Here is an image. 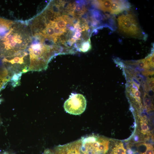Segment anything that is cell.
I'll list each match as a JSON object with an SVG mask.
<instances>
[{
	"label": "cell",
	"instance_id": "cell-15",
	"mask_svg": "<svg viewBox=\"0 0 154 154\" xmlns=\"http://www.w3.org/2000/svg\"><path fill=\"white\" fill-rule=\"evenodd\" d=\"M146 147L145 151L143 154H154V149L153 146L150 144L144 143Z\"/></svg>",
	"mask_w": 154,
	"mask_h": 154
},
{
	"label": "cell",
	"instance_id": "cell-6",
	"mask_svg": "<svg viewBox=\"0 0 154 154\" xmlns=\"http://www.w3.org/2000/svg\"><path fill=\"white\" fill-rule=\"evenodd\" d=\"M130 3L124 0H112L109 12L113 14H118L130 8Z\"/></svg>",
	"mask_w": 154,
	"mask_h": 154
},
{
	"label": "cell",
	"instance_id": "cell-13",
	"mask_svg": "<svg viewBox=\"0 0 154 154\" xmlns=\"http://www.w3.org/2000/svg\"><path fill=\"white\" fill-rule=\"evenodd\" d=\"M91 48V41L90 39L89 38L88 40L82 44L79 48V50L80 51L85 52L89 50Z\"/></svg>",
	"mask_w": 154,
	"mask_h": 154
},
{
	"label": "cell",
	"instance_id": "cell-19",
	"mask_svg": "<svg viewBox=\"0 0 154 154\" xmlns=\"http://www.w3.org/2000/svg\"><path fill=\"white\" fill-rule=\"evenodd\" d=\"M81 34L80 32H76L75 34L74 37L76 38H78L81 36Z\"/></svg>",
	"mask_w": 154,
	"mask_h": 154
},
{
	"label": "cell",
	"instance_id": "cell-16",
	"mask_svg": "<svg viewBox=\"0 0 154 154\" xmlns=\"http://www.w3.org/2000/svg\"><path fill=\"white\" fill-rule=\"evenodd\" d=\"M74 9L76 11L78 12V13H84L85 11V8L84 7L80 4H78L76 6H75Z\"/></svg>",
	"mask_w": 154,
	"mask_h": 154
},
{
	"label": "cell",
	"instance_id": "cell-4",
	"mask_svg": "<svg viewBox=\"0 0 154 154\" xmlns=\"http://www.w3.org/2000/svg\"><path fill=\"white\" fill-rule=\"evenodd\" d=\"M2 61L4 66L12 75L28 71L29 61L28 51L18 55L3 58Z\"/></svg>",
	"mask_w": 154,
	"mask_h": 154
},
{
	"label": "cell",
	"instance_id": "cell-9",
	"mask_svg": "<svg viewBox=\"0 0 154 154\" xmlns=\"http://www.w3.org/2000/svg\"><path fill=\"white\" fill-rule=\"evenodd\" d=\"M109 140L107 139L101 137L98 151L100 154H104L108 150Z\"/></svg>",
	"mask_w": 154,
	"mask_h": 154
},
{
	"label": "cell",
	"instance_id": "cell-3",
	"mask_svg": "<svg viewBox=\"0 0 154 154\" xmlns=\"http://www.w3.org/2000/svg\"><path fill=\"white\" fill-rule=\"evenodd\" d=\"M119 31L129 37L139 39L144 38L145 36L136 16L132 13L123 14L117 19Z\"/></svg>",
	"mask_w": 154,
	"mask_h": 154
},
{
	"label": "cell",
	"instance_id": "cell-2",
	"mask_svg": "<svg viewBox=\"0 0 154 154\" xmlns=\"http://www.w3.org/2000/svg\"><path fill=\"white\" fill-rule=\"evenodd\" d=\"M31 38L27 50L29 61L28 71L46 70L52 58L59 53L55 49L45 45L38 38L33 37Z\"/></svg>",
	"mask_w": 154,
	"mask_h": 154
},
{
	"label": "cell",
	"instance_id": "cell-8",
	"mask_svg": "<svg viewBox=\"0 0 154 154\" xmlns=\"http://www.w3.org/2000/svg\"><path fill=\"white\" fill-rule=\"evenodd\" d=\"M112 0H98L94 1L97 7L105 12L110 11V7Z\"/></svg>",
	"mask_w": 154,
	"mask_h": 154
},
{
	"label": "cell",
	"instance_id": "cell-7",
	"mask_svg": "<svg viewBox=\"0 0 154 154\" xmlns=\"http://www.w3.org/2000/svg\"><path fill=\"white\" fill-rule=\"evenodd\" d=\"M14 22L0 17V39L8 32Z\"/></svg>",
	"mask_w": 154,
	"mask_h": 154
},
{
	"label": "cell",
	"instance_id": "cell-14",
	"mask_svg": "<svg viewBox=\"0 0 154 154\" xmlns=\"http://www.w3.org/2000/svg\"><path fill=\"white\" fill-rule=\"evenodd\" d=\"M10 80L3 76L0 73V91L5 84Z\"/></svg>",
	"mask_w": 154,
	"mask_h": 154
},
{
	"label": "cell",
	"instance_id": "cell-12",
	"mask_svg": "<svg viewBox=\"0 0 154 154\" xmlns=\"http://www.w3.org/2000/svg\"><path fill=\"white\" fill-rule=\"evenodd\" d=\"M141 133L144 135L148 134L149 129L146 121L143 118H141L140 121Z\"/></svg>",
	"mask_w": 154,
	"mask_h": 154
},
{
	"label": "cell",
	"instance_id": "cell-10",
	"mask_svg": "<svg viewBox=\"0 0 154 154\" xmlns=\"http://www.w3.org/2000/svg\"><path fill=\"white\" fill-rule=\"evenodd\" d=\"M112 154H126V150L124 148L123 144L120 142L116 145L112 149Z\"/></svg>",
	"mask_w": 154,
	"mask_h": 154
},
{
	"label": "cell",
	"instance_id": "cell-5",
	"mask_svg": "<svg viewBox=\"0 0 154 154\" xmlns=\"http://www.w3.org/2000/svg\"><path fill=\"white\" fill-rule=\"evenodd\" d=\"M86 100L82 94L71 93L68 99L64 104L65 111L68 113L74 115H79L85 110Z\"/></svg>",
	"mask_w": 154,
	"mask_h": 154
},
{
	"label": "cell",
	"instance_id": "cell-20",
	"mask_svg": "<svg viewBox=\"0 0 154 154\" xmlns=\"http://www.w3.org/2000/svg\"><path fill=\"white\" fill-rule=\"evenodd\" d=\"M4 154H7V153H5Z\"/></svg>",
	"mask_w": 154,
	"mask_h": 154
},
{
	"label": "cell",
	"instance_id": "cell-1",
	"mask_svg": "<svg viewBox=\"0 0 154 154\" xmlns=\"http://www.w3.org/2000/svg\"><path fill=\"white\" fill-rule=\"evenodd\" d=\"M31 40L30 30L26 22H14L0 39V57H10L27 51Z\"/></svg>",
	"mask_w": 154,
	"mask_h": 154
},
{
	"label": "cell",
	"instance_id": "cell-17",
	"mask_svg": "<svg viewBox=\"0 0 154 154\" xmlns=\"http://www.w3.org/2000/svg\"><path fill=\"white\" fill-rule=\"evenodd\" d=\"M144 104L146 107L148 108L150 107L151 106V103L150 100L149 99L146 98L144 100Z\"/></svg>",
	"mask_w": 154,
	"mask_h": 154
},
{
	"label": "cell",
	"instance_id": "cell-11",
	"mask_svg": "<svg viewBox=\"0 0 154 154\" xmlns=\"http://www.w3.org/2000/svg\"><path fill=\"white\" fill-rule=\"evenodd\" d=\"M22 73L15 74L12 76L11 80L12 86L14 87L19 86L20 80Z\"/></svg>",
	"mask_w": 154,
	"mask_h": 154
},
{
	"label": "cell",
	"instance_id": "cell-18",
	"mask_svg": "<svg viewBox=\"0 0 154 154\" xmlns=\"http://www.w3.org/2000/svg\"><path fill=\"white\" fill-rule=\"evenodd\" d=\"M148 81V84L149 86L151 88L153 91V87H154V79L153 78L150 79Z\"/></svg>",
	"mask_w": 154,
	"mask_h": 154
}]
</instances>
